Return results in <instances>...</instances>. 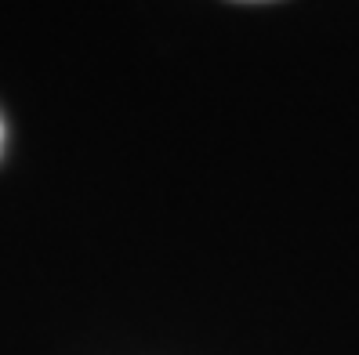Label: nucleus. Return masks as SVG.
<instances>
[{
	"label": "nucleus",
	"mask_w": 359,
	"mask_h": 355,
	"mask_svg": "<svg viewBox=\"0 0 359 355\" xmlns=\"http://www.w3.org/2000/svg\"><path fill=\"white\" fill-rule=\"evenodd\" d=\"M0 141H4V127H0Z\"/></svg>",
	"instance_id": "f257e3e1"
}]
</instances>
